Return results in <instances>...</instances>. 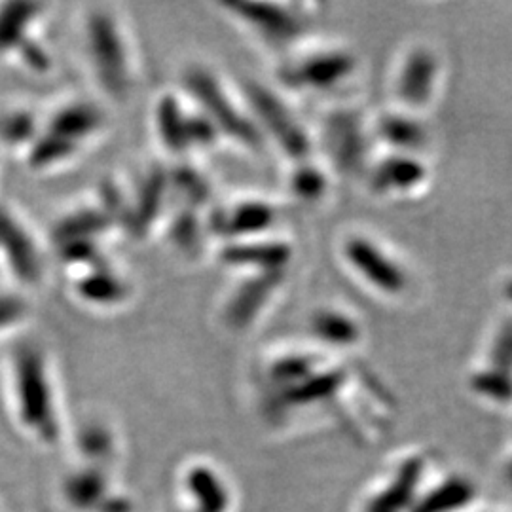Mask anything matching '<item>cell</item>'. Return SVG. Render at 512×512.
<instances>
[{
  "mask_svg": "<svg viewBox=\"0 0 512 512\" xmlns=\"http://www.w3.org/2000/svg\"><path fill=\"white\" fill-rule=\"evenodd\" d=\"M287 194L304 203H317L329 190L327 171L315 162V158H304L289 162L285 169Z\"/></svg>",
  "mask_w": 512,
  "mask_h": 512,
  "instance_id": "ffe728a7",
  "label": "cell"
},
{
  "mask_svg": "<svg viewBox=\"0 0 512 512\" xmlns=\"http://www.w3.org/2000/svg\"><path fill=\"white\" fill-rule=\"evenodd\" d=\"M353 59L344 50L306 42L275 61V86L287 95L327 93L346 82Z\"/></svg>",
  "mask_w": 512,
  "mask_h": 512,
  "instance_id": "4fadbf2b",
  "label": "cell"
},
{
  "mask_svg": "<svg viewBox=\"0 0 512 512\" xmlns=\"http://www.w3.org/2000/svg\"><path fill=\"white\" fill-rule=\"evenodd\" d=\"M0 389L10 423L23 439L46 452L65 446L73 416L50 349L31 338L14 340L2 357Z\"/></svg>",
  "mask_w": 512,
  "mask_h": 512,
  "instance_id": "6da1fadb",
  "label": "cell"
},
{
  "mask_svg": "<svg viewBox=\"0 0 512 512\" xmlns=\"http://www.w3.org/2000/svg\"><path fill=\"white\" fill-rule=\"evenodd\" d=\"M179 86L219 129L224 145L249 154H260L266 148L241 86L219 69L205 61H190L181 73Z\"/></svg>",
  "mask_w": 512,
  "mask_h": 512,
  "instance_id": "277c9868",
  "label": "cell"
},
{
  "mask_svg": "<svg viewBox=\"0 0 512 512\" xmlns=\"http://www.w3.org/2000/svg\"><path fill=\"white\" fill-rule=\"evenodd\" d=\"M57 497L67 512H135V495L122 476L124 454H67Z\"/></svg>",
  "mask_w": 512,
  "mask_h": 512,
  "instance_id": "5b68a950",
  "label": "cell"
},
{
  "mask_svg": "<svg viewBox=\"0 0 512 512\" xmlns=\"http://www.w3.org/2000/svg\"><path fill=\"white\" fill-rule=\"evenodd\" d=\"M215 8L275 61L306 42L310 16L306 4L272 0H222Z\"/></svg>",
  "mask_w": 512,
  "mask_h": 512,
  "instance_id": "52a82bcc",
  "label": "cell"
},
{
  "mask_svg": "<svg viewBox=\"0 0 512 512\" xmlns=\"http://www.w3.org/2000/svg\"><path fill=\"white\" fill-rule=\"evenodd\" d=\"M285 205L262 194H241L215 203L209 211V234L213 247L220 243L268 238L281 234Z\"/></svg>",
  "mask_w": 512,
  "mask_h": 512,
  "instance_id": "5bb4252c",
  "label": "cell"
},
{
  "mask_svg": "<svg viewBox=\"0 0 512 512\" xmlns=\"http://www.w3.org/2000/svg\"><path fill=\"white\" fill-rule=\"evenodd\" d=\"M109 128V105L95 93L61 97L44 109L42 131L21 160L37 175H52L82 160Z\"/></svg>",
  "mask_w": 512,
  "mask_h": 512,
  "instance_id": "3957f363",
  "label": "cell"
},
{
  "mask_svg": "<svg viewBox=\"0 0 512 512\" xmlns=\"http://www.w3.org/2000/svg\"><path fill=\"white\" fill-rule=\"evenodd\" d=\"M0 277H2V272H0Z\"/></svg>",
  "mask_w": 512,
  "mask_h": 512,
  "instance_id": "cb8c5ba5",
  "label": "cell"
},
{
  "mask_svg": "<svg viewBox=\"0 0 512 512\" xmlns=\"http://www.w3.org/2000/svg\"><path fill=\"white\" fill-rule=\"evenodd\" d=\"M31 296L18 287H0V344L18 340L33 321Z\"/></svg>",
  "mask_w": 512,
  "mask_h": 512,
  "instance_id": "44dd1931",
  "label": "cell"
},
{
  "mask_svg": "<svg viewBox=\"0 0 512 512\" xmlns=\"http://www.w3.org/2000/svg\"><path fill=\"white\" fill-rule=\"evenodd\" d=\"M340 255L355 275H359L372 287H378L380 291L389 294L401 291L404 285L401 270L378 245H374V241L359 234H351L342 241Z\"/></svg>",
  "mask_w": 512,
  "mask_h": 512,
  "instance_id": "e0dca14e",
  "label": "cell"
},
{
  "mask_svg": "<svg viewBox=\"0 0 512 512\" xmlns=\"http://www.w3.org/2000/svg\"><path fill=\"white\" fill-rule=\"evenodd\" d=\"M310 334L319 346L346 348L359 340V325L348 311L325 306L311 313Z\"/></svg>",
  "mask_w": 512,
  "mask_h": 512,
  "instance_id": "d6986e66",
  "label": "cell"
},
{
  "mask_svg": "<svg viewBox=\"0 0 512 512\" xmlns=\"http://www.w3.org/2000/svg\"><path fill=\"white\" fill-rule=\"evenodd\" d=\"M0 512H4V509H2V503H0Z\"/></svg>",
  "mask_w": 512,
  "mask_h": 512,
  "instance_id": "603a6c76",
  "label": "cell"
},
{
  "mask_svg": "<svg viewBox=\"0 0 512 512\" xmlns=\"http://www.w3.org/2000/svg\"><path fill=\"white\" fill-rule=\"evenodd\" d=\"M234 478L211 458L186 459L169 480L158 512H238Z\"/></svg>",
  "mask_w": 512,
  "mask_h": 512,
  "instance_id": "8fae6325",
  "label": "cell"
},
{
  "mask_svg": "<svg viewBox=\"0 0 512 512\" xmlns=\"http://www.w3.org/2000/svg\"><path fill=\"white\" fill-rule=\"evenodd\" d=\"M150 129L156 145L173 164L196 162L205 152L224 147L219 129L192 103L181 86L160 90L154 97Z\"/></svg>",
  "mask_w": 512,
  "mask_h": 512,
  "instance_id": "8992f818",
  "label": "cell"
},
{
  "mask_svg": "<svg viewBox=\"0 0 512 512\" xmlns=\"http://www.w3.org/2000/svg\"><path fill=\"white\" fill-rule=\"evenodd\" d=\"M0 165H2V152H0Z\"/></svg>",
  "mask_w": 512,
  "mask_h": 512,
  "instance_id": "7402d4cb",
  "label": "cell"
},
{
  "mask_svg": "<svg viewBox=\"0 0 512 512\" xmlns=\"http://www.w3.org/2000/svg\"><path fill=\"white\" fill-rule=\"evenodd\" d=\"M78 54L95 95L107 105H126L143 78L139 44L120 6L84 4L76 18Z\"/></svg>",
  "mask_w": 512,
  "mask_h": 512,
  "instance_id": "7a4b0ae2",
  "label": "cell"
},
{
  "mask_svg": "<svg viewBox=\"0 0 512 512\" xmlns=\"http://www.w3.org/2000/svg\"><path fill=\"white\" fill-rule=\"evenodd\" d=\"M50 10L46 2H0V63L37 78L54 73V52L46 40Z\"/></svg>",
  "mask_w": 512,
  "mask_h": 512,
  "instance_id": "ba28073f",
  "label": "cell"
},
{
  "mask_svg": "<svg viewBox=\"0 0 512 512\" xmlns=\"http://www.w3.org/2000/svg\"><path fill=\"white\" fill-rule=\"evenodd\" d=\"M50 243L14 203L0 202V272L21 291L42 287L50 274Z\"/></svg>",
  "mask_w": 512,
  "mask_h": 512,
  "instance_id": "30bf717a",
  "label": "cell"
},
{
  "mask_svg": "<svg viewBox=\"0 0 512 512\" xmlns=\"http://www.w3.org/2000/svg\"><path fill=\"white\" fill-rule=\"evenodd\" d=\"M67 279L74 302L97 313L122 311L135 296L133 279L112 256L67 270Z\"/></svg>",
  "mask_w": 512,
  "mask_h": 512,
  "instance_id": "9a60e30c",
  "label": "cell"
},
{
  "mask_svg": "<svg viewBox=\"0 0 512 512\" xmlns=\"http://www.w3.org/2000/svg\"><path fill=\"white\" fill-rule=\"evenodd\" d=\"M239 86L245 93L256 129L266 148H274L287 160V164L313 156L315 143L289 103L287 93L281 92L275 84L258 80H247Z\"/></svg>",
  "mask_w": 512,
  "mask_h": 512,
  "instance_id": "9c48e42d",
  "label": "cell"
},
{
  "mask_svg": "<svg viewBox=\"0 0 512 512\" xmlns=\"http://www.w3.org/2000/svg\"><path fill=\"white\" fill-rule=\"evenodd\" d=\"M289 274H230L222 289L215 321L230 336H249L274 310Z\"/></svg>",
  "mask_w": 512,
  "mask_h": 512,
  "instance_id": "7c38bea8",
  "label": "cell"
},
{
  "mask_svg": "<svg viewBox=\"0 0 512 512\" xmlns=\"http://www.w3.org/2000/svg\"><path fill=\"white\" fill-rule=\"evenodd\" d=\"M44 122V109L29 103H14L0 109V152H14L19 158L37 141Z\"/></svg>",
  "mask_w": 512,
  "mask_h": 512,
  "instance_id": "ac0fdd59",
  "label": "cell"
},
{
  "mask_svg": "<svg viewBox=\"0 0 512 512\" xmlns=\"http://www.w3.org/2000/svg\"><path fill=\"white\" fill-rule=\"evenodd\" d=\"M215 260L228 274H289L294 247L285 234L220 243Z\"/></svg>",
  "mask_w": 512,
  "mask_h": 512,
  "instance_id": "2e32d148",
  "label": "cell"
}]
</instances>
